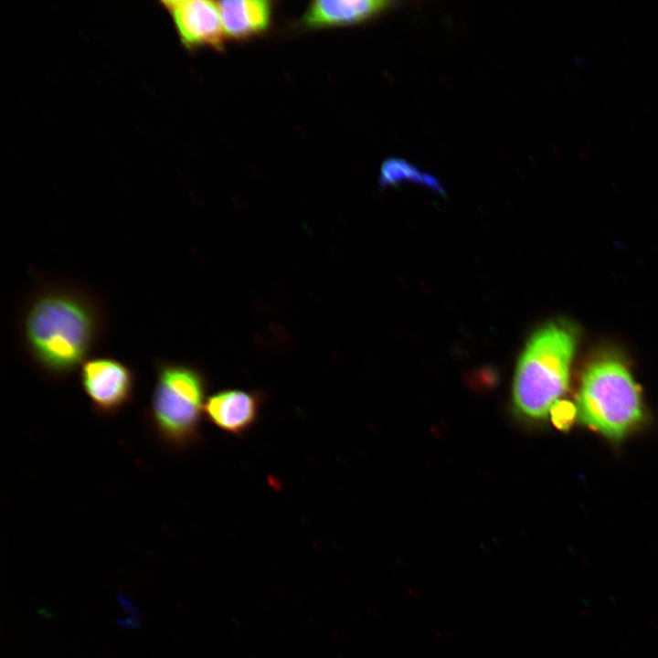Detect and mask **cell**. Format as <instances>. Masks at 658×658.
Listing matches in <instances>:
<instances>
[{
  "mask_svg": "<svg viewBox=\"0 0 658 658\" xmlns=\"http://www.w3.org/2000/svg\"><path fill=\"white\" fill-rule=\"evenodd\" d=\"M105 325L101 302L80 286L50 283L27 301L20 318L30 361L52 380L75 373L90 358Z\"/></svg>",
  "mask_w": 658,
  "mask_h": 658,
  "instance_id": "6da1fadb",
  "label": "cell"
},
{
  "mask_svg": "<svg viewBox=\"0 0 658 658\" xmlns=\"http://www.w3.org/2000/svg\"><path fill=\"white\" fill-rule=\"evenodd\" d=\"M576 340L561 324H548L527 341L516 365L513 401L523 417H547L568 387Z\"/></svg>",
  "mask_w": 658,
  "mask_h": 658,
  "instance_id": "7a4b0ae2",
  "label": "cell"
},
{
  "mask_svg": "<svg viewBox=\"0 0 658 658\" xmlns=\"http://www.w3.org/2000/svg\"><path fill=\"white\" fill-rule=\"evenodd\" d=\"M207 389L206 377L196 366L163 359L155 361L147 420L163 446L183 451L201 440Z\"/></svg>",
  "mask_w": 658,
  "mask_h": 658,
  "instance_id": "3957f363",
  "label": "cell"
},
{
  "mask_svg": "<svg viewBox=\"0 0 658 658\" xmlns=\"http://www.w3.org/2000/svg\"><path fill=\"white\" fill-rule=\"evenodd\" d=\"M581 422L610 439H621L642 419L641 394L618 360L593 362L582 377L577 401Z\"/></svg>",
  "mask_w": 658,
  "mask_h": 658,
  "instance_id": "277c9868",
  "label": "cell"
},
{
  "mask_svg": "<svg viewBox=\"0 0 658 658\" xmlns=\"http://www.w3.org/2000/svg\"><path fill=\"white\" fill-rule=\"evenodd\" d=\"M136 374L124 362L111 356L88 358L80 368V386L92 409L101 416L117 414L131 403Z\"/></svg>",
  "mask_w": 658,
  "mask_h": 658,
  "instance_id": "5b68a950",
  "label": "cell"
},
{
  "mask_svg": "<svg viewBox=\"0 0 658 658\" xmlns=\"http://www.w3.org/2000/svg\"><path fill=\"white\" fill-rule=\"evenodd\" d=\"M160 5L171 17L182 46L194 51L201 48L221 50L226 35L218 2L208 0H164Z\"/></svg>",
  "mask_w": 658,
  "mask_h": 658,
  "instance_id": "8992f818",
  "label": "cell"
},
{
  "mask_svg": "<svg viewBox=\"0 0 658 658\" xmlns=\"http://www.w3.org/2000/svg\"><path fill=\"white\" fill-rule=\"evenodd\" d=\"M261 403V396L256 392L224 389L207 397L204 415L221 431L240 436L257 422Z\"/></svg>",
  "mask_w": 658,
  "mask_h": 658,
  "instance_id": "52a82bcc",
  "label": "cell"
},
{
  "mask_svg": "<svg viewBox=\"0 0 658 658\" xmlns=\"http://www.w3.org/2000/svg\"><path fill=\"white\" fill-rule=\"evenodd\" d=\"M392 4L380 0L313 1L303 13L301 24L309 29L359 24L386 11Z\"/></svg>",
  "mask_w": 658,
  "mask_h": 658,
  "instance_id": "ba28073f",
  "label": "cell"
},
{
  "mask_svg": "<svg viewBox=\"0 0 658 658\" xmlns=\"http://www.w3.org/2000/svg\"><path fill=\"white\" fill-rule=\"evenodd\" d=\"M226 37L243 40L266 31L271 21L272 5L266 0L218 2Z\"/></svg>",
  "mask_w": 658,
  "mask_h": 658,
  "instance_id": "9c48e42d",
  "label": "cell"
},
{
  "mask_svg": "<svg viewBox=\"0 0 658 658\" xmlns=\"http://www.w3.org/2000/svg\"><path fill=\"white\" fill-rule=\"evenodd\" d=\"M403 181H412L429 186L437 192H444L439 181L429 174L421 172L411 164L400 159H388L380 168L379 185L384 186H395Z\"/></svg>",
  "mask_w": 658,
  "mask_h": 658,
  "instance_id": "30bf717a",
  "label": "cell"
},
{
  "mask_svg": "<svg viewBox=\"0 0 658 658\" xmlns=\"http://www.w3.org/2000/svg\"><path fill=\"white\" fill-rule=\"evenodd\" d=\"M551 420L554 426L563 431L568 430L578 417L577 405L568 400H557L550 409Z\"/></svg>",
  "mask_w": 658,
  "mask_h": 658,
  "instance_id": "8fae6325",
  "label": "cell"
}]
</instances>
